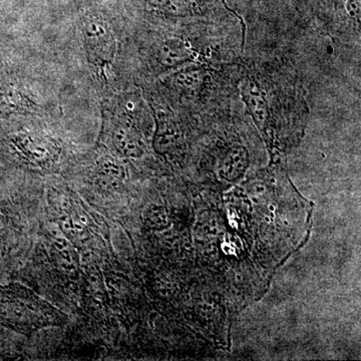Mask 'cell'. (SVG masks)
Returning <instances> with one entry per match:
<instances>
[{
  "label": "cell",
  "mask_w": 361,
  "mask_h": 361,
  "mask_svg": "<svg viewBox=\"0 0 361 361\" xmlns=\"http://www.w3.org/2000/svg\"><path fill=\"white\" fill-rule=\"evenodd\" d=\"M66 322L61 311L30 289L20 284L0 288V323L9 329L30 336Z\"/></svg>",
  "instance_id": "cell-1"
},
{
  "label": "cell",
  "mask_w": 361,
  "mask_h": 361,
  "mask_svg": "<svg viewBox=\"0 0 361 361\" xmlns=\"http://www.w3.org/2000/svg\"><path fill=\"white\" fill-rule=\"evenodd\" d=\"M106 130L111 144L121 155L137 158L144 153L142 123L147 114L139 99L122 97L106 111Z\"/></svg>",
  "instance_id": "cell-2"
},
{
  "label": "cell",
  "mask_w": 361,
  "mask_h": 361,
  "mask_svg": "<svg viewBox=\"0 0 361 361\" xmlns=\"http://www.w3.org/2000/svg\"><path fill=\"white\" fill-rule=\"evenodd\" d=\"M84 44L92 66L104 70L113 63L116 51L115 33L102 16L87 14L82 20Z\"/></svg>",
  "instance_id": "cell-3"
},
{
  "label": "cell",
  "mask_w": 361,
  "mask_h": 361,
  "mask_svg": "<svg viewBox=\"0 0 361 361\" xmlns=\"http://www.w3.org/2000/svg\"><path fill=\"white\" fill-rule=\"evenodd\" d=\"M13 142L20 156L33 165L47 167L58 158V146L44 135L23 133L16 135Z\"/></svg>",
  "instance_id": "cell-4"
},
{
  "label": "cell",
  "mask_w": 361,
  "mask_h": 361,
  "mask_svg": "<svg viewBox=\"0 0 361 361\" xmlns=\"http://www.w3.org/2000/svg\"><path fill=\"white\" fill-rule=\"evenodd\" d=\"M155 58L161 68L171 70L191 61L193 51L186 42L170 39L157 47Z\"/></svg>",
  "instance_id": "cell-5"
},
{
  "label": "cell",
  "mask_w": 361,
  "mask_h": 361,
  "mask_svg": "<svg viewBox=\"0 0 361 361\" xmlns=\"http://www.w3.org/2000/svg\"><path fill=\"white\" fill-rule=\"evenodd\" d=\"M27 106L20 92L11 87L0 85V115L20 111Z\"/></svg>",
  "instance_id": "cell-6"
}]
</instances>
